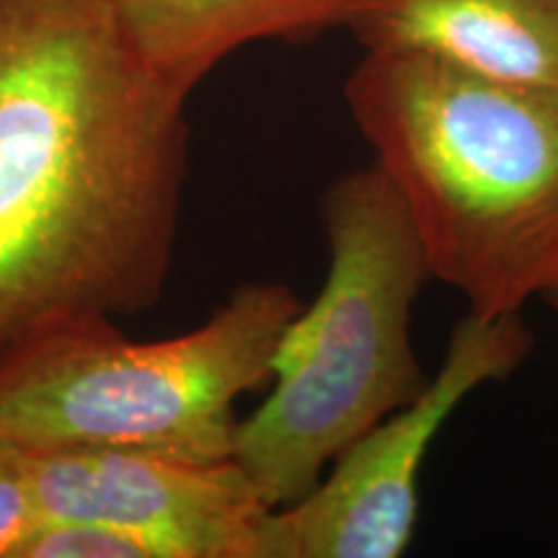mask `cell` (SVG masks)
Listing matches in <instances>:
<instances>
[{"instance_id":"obj_1","label":"cell","mask_w":558,"mask_h":558,"mask_svg":"<svg viewBox=\"0 0 558 558\" xmlns=\"http://www.w3.org/2000/svg\"><path fill=\"white\" fill-rule=\"evenodd\" d=\"M186 101L107 0H0V349L47 320L163 298Z\"/></svg>"},{"instance_id":"obj_2","label":"cell","mask_w":558,"mask_h":558,"mask_svg":"<svg viewBox=\"0 0 558 558\" xmlns=\"http://www.w3.org/2000/svg\"><path fill=\"white\" fill-rule=\"evenodd\" d=\"M344 99L399 192L432 277L481 316L558 282V86L365 50Z\"/></svg>"},{"instance_id":"obj_3","label":"cell","mask_w":558,"mask_h":558,"mask_svg":"<svg viewBox=\"0 0 558 558\" xmlns=\"http://www.w3.org/2000/svg\"><path fill=\"white\" fill-rule=\"evenodd\" d=\"M324 288L284 331L269 396L241 418L233 460L271 509L313 492L324 471L427 386L411 313L432 269L414 222L378 163L320 197Z\"/></svg>"},{"instance_id":"obj_4","label":"cell","mask_w":558,"mask_h":558,"mask_svg":"<svg viewBox=\"0 0 558 558\" xmlns=\"http://www.w3.org/2000/svg\"><path fill=\"white\" fill-rule=\"evenodd\" d=\"M303 308L288 284L259 279L171 339H128L96 313L47 320L0 349V439L26 452L233 460L235 407L271 380L279 341Z\"/></svg>"},{"instance_id":"obj_5","label":"cell","mask_w":558,"mask_h":558,"mask_svg":"<svg viewBox=\"0 0 558 558\" xmlns=\"http://www.w3.org/2000/svg\"><path fill=\"white\" fill-rule=\"evenodd\" d=\"M533 347L522 313H465L422 393L349 445L303 499L271 509L264 558L407 554L418 518V473L437 432L473 390L507 380Z\"/></svg>"},{"instance_id":"obj_6","label":"cell","mask_w":558,"mask_h":558,"mask_svg":"<svg viewBox=\"0 0 558 558\" xmlns=\"http://www.w3.org/2000/svg\"><path fill=\"white\" fill-rule=\"evenodd\" d=\"M39 520L128 530L158 558H264L271 507L235 460L143 450L29 452Z\"/></svg>"},{"instance_id":"obj_7","label":"cell","mask_w":558,"mask_h":558,"mask_svg":"<svg viewBox=\"0 0 558 558\" xmlns=\"http://www.w3.org/2000/svg\"><path fill=\"white\" fill-rule=\"evenodd\" d=\"M365 50L416 52L527 86H558V0H360Z\"/></svg>"},{"instance_id":"obj_8","label":"cell","mask_w":558,"mask_h":558,"mask_svg":"<svg viewBox=\"0 0 558 558\" xmlns=\"http://www.w3.org/2000/svg\"><path fill=\"white\" fill-rule=\"evenodd\" d=\"M140 58L190 99L251 41H305L347 29L360 0H107Z\"/></svg>"},{"instance_id":"obj_9","label":"cell","mask_w":558,"mask_h":558,"mask_svg":"<svg viewBox=\"0 0 558 558\" xmlns=\"http://www.w3.org/2000/svg\"><path fill=\"white\" fill-rule=\"evenodd\" d=\"M11 558H158L128 530L90 520H37Z\"/></svg>"},{"instance_id":"obj_10","label":"cell","mask_w":558,"mask_h":558,"mask_svg":"<svg viewBox=\"0 0 558 558\" xmlns=\"http://www.w3.org/2000/svg\"><path fill=\"white\" fill-rule=\"evenodd\" d=\"M37 520L29 452L0 439V558L13 556Z\"/></svg>"},{"instance_id":"obj_11","label":"cell","mask_w":558,"mask_h":558,"mask_svg":"<svg viewBox=\"0 0 558 558\" xmlns=\"http://www.w3.org/2000/svg\"><path fill=\"white\" fill-rule=\"evenodd\" d=\"M543 300H546V303L550 305V308H554L556 313H558V282L554 284V288H550L546 295H543Z\"/></svg>"}]
</instances>
